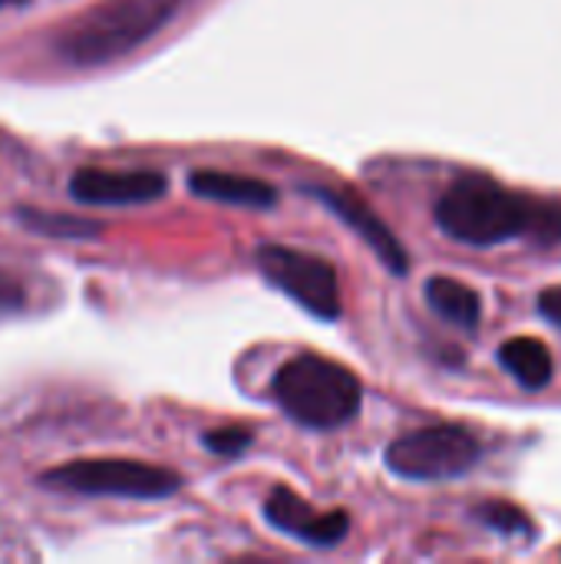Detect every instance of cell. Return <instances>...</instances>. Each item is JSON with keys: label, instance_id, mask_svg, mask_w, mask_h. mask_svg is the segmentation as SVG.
I'll return each instance as SVG.
<instances>
[{"label": "cell", "instance_id": "obj_3", "mask_svg": "<svg viewBox=\"0 0 561 564\" xmlns=\"http://www.w3.org/2000/svg\"><path fill=\"white\" fill-rule=\"evenodd\" d=\"M271 393L294 423L321 433L347 426L360 413L364 400L360 380L347 367L317 354H301L288 360L274 373Z\"/></svg>", "mask_w": 561, "mask_h": 564}, {"label": "cell", "instance_id": "obj_10", "mask_svg": "<svg viewBox=\"0 0 561 564\" xmlns=\"http://www.w3.org/2000/svg\"><path fill=\"white\" fill-rule=\"evenodd\" d=\"M188 188L198 198L225 202V205H241V208H271L278 202V192L268 182L248 178V175L218 172V169H198V172H192L188 175Z\"/></svg>", "mask_w": 561, "mask_h": 564}, {"label": "cell", "instance_id": "obj_7", "mask_svg": "<svg viewBox=\"0 0 561 564\" xmlns=\"http://www.w3.org/2000/svg\"><path fill=\"white\" fill-rule=\"evenodd\" d=\"M169 178L152 169H79L69 195L83 205H142L162 198Z\"/></svg>", "mask_w": 561, "mask_h": 564}, {"label": "cell", "instance_id": "obj_16", "mask_svg": "<svg viewBox=\"0 0 561 564\" xmlns=\"http://www.w3.org/2000/svg\"><path fill=\"white\" fill-rule=\"evenodd\" d=\"M20 307H23V288H20V281L0 271V317L13 314Z\"/></svg>", "mask_w": 561, "mask_h": 564}, {"label": "cell", "instance_id": "obj_8", "mask_svg": "<svg viewBox=\"0 0 561 564\" xmlns=\"http://www.w3.org/2000/svg\"><path fill=\"white\" fill-rule=\"evenodd\" d=\"M265 519L284 532V535H294L298 542L304 545H314V549H331V545H341L347 529H350V519L344 509H334V512H314L301 496H294L291 489L278 486L268 502H265Z\"/></svg>", "mask_w": 561, "mask_h": 564}, {"label": "cell", "instance_id": "obj_14", "mask_svg": "<svg viewBox=\"0 0 561 564\" xmlns=\"http://www.w3.org/2000/svg\"><path fill=\"white\" fill-rule=\"evenodd\" d=\"M476 519L479 522H486L493 532H499V535H529L532 532V522H529V516L526 512H519L516 506H509V502H483L479 509H476Z\"/></svg>", "mask_w": 561, "mask_h": 564}, {"label": "cell", "instance_id": "obj_5", "mask_svg": "<svg viewBox=\"0 0 561 564\" xmlns=\"http://www.w3.org/2000/svg\"><path fill=\"white\" fill-rule=\"evenodd\" d=\"M483 456L479 440L453 423L413 430L387 446V469L410 482H446L476 469Z\"/></svg>", "mask_w": 561, "mask_h": 564}, {"label": "cell", "instance_id": "obj_15", "mask_svg": "<svg viewBox=\"0 0 561 564\" xmlns=\"http://www.w3.org/2000/svg\"><path fill=\"white\" fill-rule=\"evenodd\" d=\"M205 449L222 456V459H235L241 456L248 446H251V430H241V426H228V430H212L205 433Z\"/></svg>", "mask_w": 561, "mask_h": 564}, {"label": "cell", "instance_id": "obj_12", "mask_svg": "<svg viewBox=\"0 0 561 564\" xmlns=\"http://www.w3.org/2000/svg\"><path fill=\"white\" fill-rule=\"evenodd\" d=\"M423 294H427V304H430L443 321H450L453 327L473 330V327L479 324V317H483L479 294H476L470 284L456 281V278L436 274V278L427 281Z\"/></svg>", "mask_w": 561, "mask_h": 564}, {"label": "cell", "instance_id": "obj_17", "mask_svg": "<svg viewBox=\"0 0 561 564\" xmlns=\"http://www.w3.org/2000/svg\"><path fill=\"white\" fill-rule=\"evenodd\" d=\"M539 314L561 327V288H546L539 294Z\"/></svg>", "mask_w": 561, "mask_h": 564}, {"label": "cell", "instance_id": "obj_9", "mask_svg": "<svg viewBox=\"0 0 561 564\" xmlns=\"http://www.w3.org/2000/svg\"><path fill=\"white\" fill-rule=\"evenodd\" d=\"M317 202H324L347 228H354L367 245L370 251L387 264V271H393L397 278H403L410 271V258L400 245V238L374 215V208H367L350 188H327V185H311L308 188Z\"/></svg>", "mask_w": 561, "mask_h": 564}, {"label": "cell", "instance_id": "obj_6", "mask_svg": "<svg viewBox=\"0 0 561 564\" xmlns=\"http://www.w3.org/2000/svg\"><path fill=\"white\" fill-rule=\"evenodd\" d=\"M255 261L261 274L291 301H298L308 314L321 321L341 317L344 301H341L337 271L324 258L298 251V248H284V245H261Z\"/></svg>", "mask_w": 561, "mask_h": 564}, {"label": "cell", "instance_id": "obj_13", "mask_svg": "<svg viewBox=\"0 0 561 564\" xmlns=\"http://www.w3.org/2000/svg\"><path fill=\"white\" fill-rule=\"evenodd\" d=\"M20 221L30 231L50 235V238H96L99 225L89 218H73V215H56V212H33V208H20Z\"/></svg>", "mask_w": 561, "mask_h": 564}, {"label": "cell", "instance_id": "obj_4", "mask_svg": "<svg viewBox=\"0 0 561 564\" xmlns=\"http://www.w3.org/2000/svg\"><path fill=\"white\" fill-rule=\"evenodd\" d=\"M40 486L76 496L112 499H169L182 489V476L136 459H76L40 476Z\"/></svg>", "mask_w": 561, "mask_h": 564}, {"label": "cell", "instance_id": "obj_18", "mask_svg": "<svg viewBox=\"0 0 561 564\" xmlns=\"http://www.w3.org/2000/svg\"><path fill=\"white\" fill-rule=\"evenodd\" d=\"M20 3H26V0H0V7H20Z\"/></svg>", "mask_w": 561, "mask_h": 564}, {"label": "cell", "instance_id": "obj_1", "mask_svg": "<svg viewBox=\"0 0 561 564\" xmlns=\"http://www.w3.org/2000/svg\"><path fill=\"white\" fill-rule=\"evenodd\" d=\"M436 225L446 238L470 248H496L516 238H561V205L536 202L493 178L466 175L436 202Z\"/></svg>", "mask_w": 561, "mask_h": 564}, {"label": "cell", "instance_id": "obj_11", "mask_svg": "<svg viewBox=\"0 0 561 564\" xmlns=\"http://www.w3.org/2000/svg\"><path fill=\"white\" fill-rule=\"evenodd\" d=\"M499 364L526 390H546L555 377V360L549 347L536 337H513L499 347Z\"/></svg>", "mask_w": 561, "mask_h": 564}, {"label": "cell", "instance_id": "obj_2", "mask_svg": "<svg viewBox=\"0 0 561 564\" xmlns=\"http://www.w3.org/2000/svg\"><path fill=\"white\" fill-rule=\"evenodd\" d=\"M185 0H103L69 20L53 50L69 66H106L165 30Z\"/></svg>", "mask_w": 561, "mask_h": 564}]
</instances>
